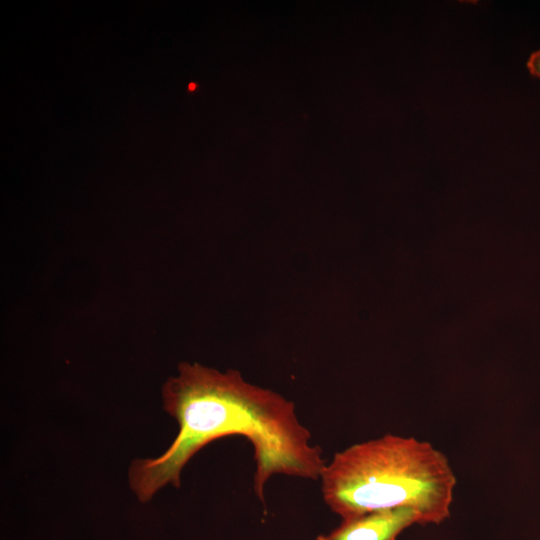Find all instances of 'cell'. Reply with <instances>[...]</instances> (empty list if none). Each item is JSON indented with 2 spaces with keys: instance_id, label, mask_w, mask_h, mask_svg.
Masks as SVG:
<instances>
[{
  "instance_id": "obj_4",
  "label": "cell",
  "mask_w": 540,
  "mask_h": 540,
  "mask_svg": "<svg viewBox=\"0 0 540 540\" xmlns=\"http://www.w3.org/2000/svg\"><path fill=\"white\" fill-rule=\"evenodd\" d=\"M527 68L534 77L540 78V49L530 55Z\"/></svg>"
},
{
  "instance_id": "obj_1",
  "label": "cell",
  "mask_w": 540,
  "mask_h": 540,
  "mask_svg": "<svg viewBox=\"0 0 540 540\" xmlns=\"http://www.w3.org/2000/svg\"><path fill=\"white\" fill-rule=\"evenodd\" d=\"M164 410L179 425L167 450L131 463L129 485L142 503L163 487L181 485L188 461L212 441L246 437L253 449L254 491L264 501L266 482L275 474L319 479L325 466L319 446L282 395L248 383L237 370L220 372L199 363H181L162 388Z\"/></svg>"
},
{
  "instance_id": "obj_5",
  "label": "cell",
  "mask_w": 540,
  "mask_h": 540,
  "mask_svg": "<svg viewBox=\"0 0 540 540\" xmlns=\"http://www.w3.org/2000/svg\"><path fill=\"white\" fill-rule=\"evenodd\" d=\"M317 540H330L328 536H319Z\"/></svg>"
},
{
  "instance_id": "obj_3",
  "label": "cell",
  "mask_w": 540,
  "mask_h": 540,
  "mask_svg": "<svg viewBox=\"0 0 540 540\" xmlns=\"http://www.w3.org/2000/svg\"><path fill=\"white\" fill-rule=\"evenodd\" d=\"M413 524H422L419 513L410 507L374 510L343 519L331 534L330 540H396Z\"/></svg>"
},
{
  "instance_id": "obj_2",
  "label": "cell",
  "mask_w": 540,
  "mask_h": 540,
  "mask_svg": "<svg viewBox=\"0 0 540 540\" xmlns=\"http://www.w3.org/2000/svg\"><path fill=\"white\" fill-rule=\"evenodd\" d=\"M322 495L342 519L374 510L410 507L422 524L450 516L456 477L430 443L386 434L336 453L321 476Z\"/></svg>"
},
{
  "instance_id": "obj_6",
  "label": "cell",
  "mask_w": 540,
  "mask_h": 540,
  "mask_svg": "<svg viewBox=\"0 0 540 540\" xmlns=\"http://www.w3.org/2000/svg\"><path fill=\"white\" fill-rule=\"evenodd\" d=\"M189 90H194L196 88V85L194 83L189 84Z\"/></svg>"
}]
</instances>
